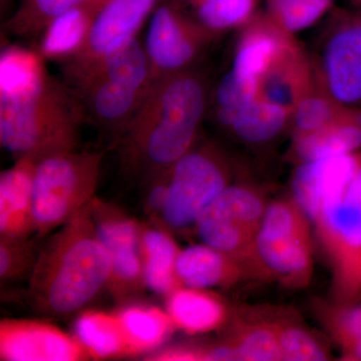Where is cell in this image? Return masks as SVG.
I'll list each match as a JSON object with an SVG mask.
<instances>
[{
    "label": "cell",
    "mask_w": 361,
    "mask_h": 361,
    "mask_svg": "<svg viewBox=\"0 0 361 361\" xmlns=\"http://www.w3.org/2000/svg\"><path fill=\"white\" fill-rule=\"evenodd\" d=\"M111 261L97 234L92 203L40 246L30 279L28 300L49 317H71L108 290Z\"/></svg>",
    "instance_id": "obj_1"
},
{
    "label": "cell",
    "mask_w": 361,
    "mask_h": 361,
    "mask_svg": "<svg viewBox=\"0 0 361 361\" xmlns=\"http://www.w3.org/2000/svg\"><path fill=\"white\" fill-rule=\"evenodd\" d=\"M206 110L203 82L189 71L157 78L121 134L130 167L149 178L168 172L191 151Z\"/></svg>",
    "instance_id": "obj_2"
},
{
    "label": "cell",
    "mask_w": 361,
    "mask_h": 361,
    "mask_svg": "<svg viewBox=\"0 0 361 361\" xmlns=\"http://www.w3.org/2000/svg\"><path fill=\"white\" fill-rule=\"evenodd\" d=\"M85 111L73 89L47 75L30 94L0 97V141L14 160L75 151Z\"/></svg>",
    "instance_id": "obj_3"
},
{
    "label": "cell",
    "mask_w": 361,
    "mask_h": 361,
    "mask_svg": "<svg viewBox=\"0 0 361 361\" xmlns=\"http://www.w3.org/2000/svg\"><path fill=\"white\" fill-rule=\"evenodd\" d=\"M103 155L66 152L37 161L33 176V216L39 239L70 222L96 197Z\"/></svg>",
    "instance_id": "obj_4"
},
{
    "label": "cell",
    "mask_w": 361,
    "mask_h": 361,
    "mask_svg": "<svg viewBox=\"0 0 361 361\" xmlns=\"http://www.w3.org/2000/svg\"><path fill=\"white\" fill-rule=\"evenodd\" d=\"M228 186L227 171L212 149H191L168 171L160 219L170 229L196 225L202 212Z\"/></svg>",
    "instance_id": "obj_5"
},
{
    "label": "cell",
    "mask_w": 361,
    "mask_h": 361,
    "mask_svg": "<svg viewBox=\"0 0 361 361\" xmlns=\"http://www.w3.org/2000/svg\"><path fill=\"white\" fill-rule=\"evenodd\" d=\"M92 216L108 251L111 275L108 291L116 302L129 303L147 289L142 265L141 223L120 207L94 197Z\"/></svg>",
    "instance_id": "obj_6"
},
{
    "label": "cell",
    "mask_w": 361,
    "mask_h": 361,
    "mask_svg": "<svg viewBox=\"0 0 361 361\" xmlns=\"http://www.w3.org/2000/svg\"><path fill=\"white\" fill-rule=\"evenodd\" d=\"M301 209L276 202L266 209L255 246L260 260L277 277L302 283L310 275V231Z\"/></svg>",
    "instance_id": "obj_7"
},
{
    "label": "cell",
    "mask_w": 361,
    "mask_h": 361,
    "mask_svg": "<svg viewBox=\"0 0 361 361\" xmlns=\"http://www.w3.org/2000/svg\"><path fill=\"white\" fill-rule=\"evenodd\" d=\"M265 211L251 190L227 186L202 212L195 228L203 243L239 260L255 245Z\"/></svg>",
    "instance_id": "obj_8"
},
{
    "label": "cell",
    "mask_w": 361,
    "mask_h": 361,
    "mask_svg": "<svg viewBox=\"0 0 361 361\" xmlns=\"http://www.w3.org/2000/svg\"><path fill=\"white\" fill-rule=\"evenodd\" d=\"M343 295L361 290V166L338 200L322 209L314 221Z\"/></svg>",
    "instance_id": "obj_9"
},
{
    "label": "cell",
    "mask_w": 361,
    "mask_h": 361,
    "mask_svg": "<svg viewBox=\"0 0 361 361\" xmlns=\"http://www.w3.org/2000/svg\"><path fill=\"white\" fill-rule=\"evenodd\" d=\"M208 32H212L175 4L158 6L144 45L153 80L187 71L198 56Z\"/></svg>",
    "instance_id": "obj_10"
},
{
    "label": "cell",
    "mask_w": 361,
    "mask_h": 361,
    "mask_svg": "<svg viewBox=\"0 0 361 361\" xmlns=\"http://www.w3.org/2000/svg\"><path fill=\"white\" fill-rule=\"evenodd\" d=\"M89 358L75 336L51 323L8 318L0 322L1 360L78 361Z\"/></svg>",
    "instance_id": "obj_11"
},
{
    "label": "cell",
    "mask_w": 361,
    "mask_h": 361,
    "mask_svg": "<svg viewBox=\"0 0 361 361\" xmlns=\"http://www.w3.org/2000/svg\"><path fill=\"white\" fill-rule=\"evenodd\" d=\"M325 78L332 99L361 111V25L358 13H343L323 56Z\"/></svg>",
    "instance_id": "obj_12"
},
{
    "label": "cell",
    "mask_w": 361,
    "mask_h": 361,
    "mask_svg": "<svg viewBox=\"0 0 361 361\" xmlns=\"http://www.w3.org/2000/svg\"><path fill=\"white\" fill-rule=\"evenodd\" d=\"M360 166L361 156L356 153L304 161L294 176L296 205L315 221L325 206L341 198Z\"/></svg>",
    "instance_id": "obj_13"
},
{
    "label": "cell",
    "mask_w": 361,
    "mask_h": 361,
    "mask_svg": "<svg viewBox=\"0 0 361 361\" xmlns=\"http://www.w3.org/2000/svg\"><path fill=\"white\" fill-rule=\"evenodd\" d=\"M158 0H104L85 44L66 61H87L120 49L135 39Z\"/></svg>",
    "instance_id": "obj_14"
},
{
    "label": "cell",
    "mask_w": 361,
    "mask_h": 361,
    "mask_svg": "<svg viewBox=\"0 0 361 361\" xmlns=\"http://www.w3.org/2000/svg\"><path fill=\"white\" fill-rule=\"evenodd\" d=\"M87 114L101 127L120 137L148 92L108 78H90L71 85Z\"/></svg>",
    "instance_id": "obj_15"
},
{
    "label": "cell",
    "mask_w": 361,
    "mask_h": 361,
    "mask_svg": "<svg viewBox=\"0 0 361 361\" xmlns=\"http://www.w3.org/2000/svg\"><path fill=\"white\" fill-rule=\"evenodd\" d=\"M37 161L16 160L0 176V239H25L35 235L33 176Z\"/></svg>",
    "instance_id": "obj_16"
},
{
    "label": "cell",
    "mask_w": 361,
    "mask_h": 361,
    "mask_svg": "<svg viewBox=\"0 0 361 361\" xmlns=\"http://www.w3.org/2000/svg\"><path fill=\"white\" fill-rule=\"evenodd\" d=\"M166 311L176 329L203 334L219 329L228 317L222 299L207 289L180 286L167 297Z\"/></svg>",
    "instance_id": "obj_17"
},
{
    "label": "cell",
    "mask_w": 361,
    "mask_h": 361,
    "mask_svg": "<svg viewBox=\"0 0 361 361\" xmlns=\"http://www.w3.org/2000/svg\"><path fill=\"white\" fill-rule=\"evenodd\" d=\"M141 239L147 289L157 295L167 297L183 286L177 272L179 247L158 224H141Z\"/></svg>",
    "instance_id": "obj_18"
},
{
    "label": "cell",
    "mask_w": 361,
    "mask_h": 361,
    "mask_svg": "<svg viewBox=\"0 0 361 361\" xmlns=\"http://www.w3.org/2000/svg\"><path fill=\"white\" fill-rule=\"evenodd\" d=\"M127 342L129 356L155 353L170 338L176 329L167 311L157 306L126 303L116 311Z\"/></svg>",
    "instance_id": "obj_19"
},
{
    "label": "cell",
    "mask_w": 361,
    "mask_h": 361,
    "mask_svg": "<svg viewBox=\"0 0 361 361\" xmlns=\"http://www.w3.org/2000/svg\"><path fill=\"white\" fill-rule=\"evenodd\" d=\"M177 272L183 286L208 290L232 284L240 268L237 259L203 243L180 251Z\"/></svg>",
    "instance_id": "obj_20"
},
{
    "label": "cell",
    "mask_w": 361,
    "mask_h": 361,
    "mask_svg": "<svg viewBox=\"0 0 361 361\" xmlns=\"http://www.w3.org/2000/svg\"><path fill=\"white\" fill-rule=\"evenodd\" d=\"M104 1L90 0L54 18L42 33L40 56L42 59L66 61L75 56L85 44Z\"/></svg>",
    "instance_id": "obj_21"
},
{
    "label": "cell",
    "mask_w": 361,
    "mask_h": 361,
    "mask_svg": "<svg viewBox=\"0 0 361 361\" xmlns=\"http://www.w3.org/2000/svg\"><path fill=\"white\" fill-rule=\"evenodd\" d=\"M361 149V111L351 109L322 129L302 134L297 153L304 161L325 157L350 155Z\"/></svg>",
    "instance_id": "obj_22"
},
{
    "label": "cell",
    "mask_w": 361,
    "mask_h": 361,
    "mask_svg": "<svg viewBox=\"0 0 361 361\" xmlns=\"http://www.w3.org/2000/svg\"><path fill=\"white\" fill-rule=\"evenodd\" d=\"M73 336L90 358L109 360L129 356L127 342L116 312L82 311L75 318Z\"/></svg>",
    "instance_id": "obj_23"
},
{
    "label": "cell",
    "mask_w": 361,
    "mask_h": 361,
    "mask_svg": "<svg viewBox=\"0 0 361 361\" xmlns=\"http://www.w3.org/2000/svg\"><path fill=\"white\" fill-rule=\"evenodd\" d=\"M218 116L223 125L231 128L240 139L248 142L269 141L283 129L287 120L283 106L257 101L238 111Z\"/></svg>",
    "instance_id": "obj_24"
},
{
    "label": "cell",
    "mask_w": 361,
    "mask_h": 361,
    "mask_svg": "<svg viewBox=\"0 0 361 361\" xmlns=\"http://www.w3.org/2000/svg\"><path fill=\"white\" fill-rule=\"evenodd\" d=\"M42 56L18 47H6L0 59V97L30 94L44 82Z\"/></svg>",
    "instance_id": "obj_25"
},
{
    "label": "cell",
    "mask_w": 361,
    "mask_h": 361,
    "mask_svg": "<svg viewBox=\"0 0 361 361\" xmlns=\"http://www.w3.org/2000/svg\"><path fill=\"white\" fill-rule=\"evenodd\" d=\"M87 1L90 0H20L4 27L20 37L42 35L54 18Z\"/></svg>",
    "instance_id": "obj_26"
},
{
    "label": "cell",
    "mask_w": 361,
    "mask_h": 361,
    "mask_svg": "<svg viewBox=\"0 0 361 361\" xmlns=\"http://www.w3.org/2000/svg\"><path fill=\"white\" fill-rule=\"evenodd\" d=\"M278 51L279 44L272 35L266 33L251 35L240 45L231 73L244 82L258 85Z\"/></svg>",
    "instance_id": "obj_27"
},
{
    "label": "cell",
    "mask_w": 361,
    "mask_h": 361,
    "mask_svg": "<svg viewBox=\"0 0 361 361\" xmlns=\"http://www.w3.org/2000/svg\"><path fill=\"white\" fill-rule=\"evenodd\" d=\"M196 20L210 32H219L250 18L256 0H185Z\"/></svg>",
    "instance_id": "obj_28"
},
{
    "label": "cell",
    "mask_w": 361,
    "mask_h": 361,
    "mask_svg": "<svg viewBox=\"0 0 361 361\" xmlns=\"http://www.w3.org/2000/svg\"><path fill=\"white\" fill-rule=\"evenodd\" d=\"M40 239H0L1 283L30 279L40 250Z\"/></svg>",
    "instance_id": "obj_29"
},
{
    "label": "cell",
    "mask_w": 361,
    "mask_h": 361,
    "mask_svg": "<svg viewBox=\"0 0 361 361\" xmlns=\"http://www.w3.org/2000/svg\"><path fill=\"white\" fill-rule=\"evenodd\" d=\"M271 16L289 32L314 25L329 11L334 0H268Z\"/></svg>",
    "instance_id": "obj_30"
},
{
    "label": "cell",
    "mask_w": 361,
    "mask_h": 361,
    "mask_svg": "<svg viewBox=\"0 0 361 361\" xmlns=\"http://www.w3.org/2000/svg\"><path fill=\"white\" fill-rule=\"evenodd\" d=\"M231 344L240 360H281L276 325H254L244 329Z\"/></svg>",
    "instance_id": "obj_31"
},
{
    "label": "cell",
    "mask_w": 361,
    "mask_h": 361,
    "mask_svg": "<svg viewBox=\"0 0 361 361\" xmlns=\"http://www.w3.org/2000/svg\"><path fill=\"white\" fill-rule=\"evenodd\" d=\"M281 360H325L326 353L307 332L298 327H278Z\"/></svg>",
    "instance_id": "obj_32"
},
{
    "label": "cell",
    "mask_w": 361,
    "mask_h": 361,
    "mask_svg": "<svg viewBox=\"0 0 361 361\" xmlns=\"http://www.w3.org/2000/svg\"><path fill=\"white\" fill-rule=\"evenodd\" d=\"M350 110V108H341L334 111V106L325 99L306 97L297 106L295 125L302 134H308L326 127Z\"/></svg>",
    "instance_id": "obj_33"
},
{
    "label": "cell",
    "mask_w": 361,
    "mask_h": 361,
    "mask_svg": "<svg viewBox=\"0 0 361 361\" xmlns=\"http://www.w3.org/2000/svg\"><path fill=\"white\" fill-rule=\"evenodd\" d=\"M336 329L348 355L361 360V305L342 313Z\"/></svg>",
    "instance_id": "obj_34"
},
{
    "label": "cell",
    "mask_w": 361,
    "mask_h": 361,
    "mask_svg": "<svg viewBox=\"0 0 361 361\" xmlns=\"http://www.w3.org/2000/svg\"><path fill=\"white\" fill-rule=\"evenodd\" d=\"M206 348H194L190 346L161 349L147 356L149 360H205Z\"/></svg>",
    "instance_id": "obj_35"
},
{
    "label": "cell",
    "mask_w": 361,
    "mask_h": 361,
    "mask_svg": "<svg viewBox=\"0 0 361 361\" xmlns=\"http://www.w3.org/2000/svg\"><path fill=\"white\" fill-rule=\"evenodd\" d=\"M353 2L361 8V0H353Z\"/></svg>",
    "instance_id": "obj_36"
},
{
    "label": "cell",
    "mask_w": 361,
    "mask_h": 361,
    "mask_svg": "<svg viewBox=\"0 0 361 361\" xmlns=\"http://www.w3.org/2000/svg\"><path fill=\"white\" fill-rule=\"evenodd\" d=\"M358 18H360V25H361V8H360V11H358Z\"/></svg>",
    "instance_id": "obj_37"
}]
</instances>
